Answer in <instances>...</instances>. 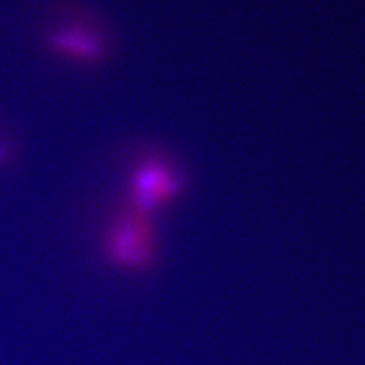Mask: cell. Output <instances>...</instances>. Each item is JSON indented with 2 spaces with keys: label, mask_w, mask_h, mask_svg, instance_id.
<instances>
[{
  "label": "cell",
  "mask_w": 365,
  "mask_h": 365,
  "mask_svg": "<svg viewBox=\"0 0 365 365\" xmlns=\"http://www.w3.org/2000/svg\"><path fill=\"white\" fill-rule=\"evenodd\" d=\"M106 253L113 264L127 271H140L151 264L155 253L151 216L126 207L109 227Z\"/></svg>",
  "instance_id": "obj_2"
},
{
  "label": "cell",
  "mask_w": 365,
  "mask_h": 365,
  "mask_svg": "<svg viewBox=\"0 0 365 365\" xmlns=\"http://www.w3.org/2000/svg\"><path fill=\"white\" fill-rule=\"evenodd\" d=\"M50 46L60 55L83 61L95 62L105 55L103 39L89 29L78 26L61 28L50 36Z\"/></svg>",
  "instance_id": "obj_3"
},
{
  "label": "cell",
  "mask_w": 365,
  "mask_h": 365,
  "mask_svg": "<svg viewBox=\"0 0 365 365\" xmlns=\"http://www.w3.org/2000/svg\"><path fill=\"white\" fill-rule=\"evenodd\" d=\"M182 191V178L176 168L160 155L141 159L130 173L127 207L152 215L173 203Z\"/></svg>",
  "instance_id": "obj_1"
}]
</instances>
